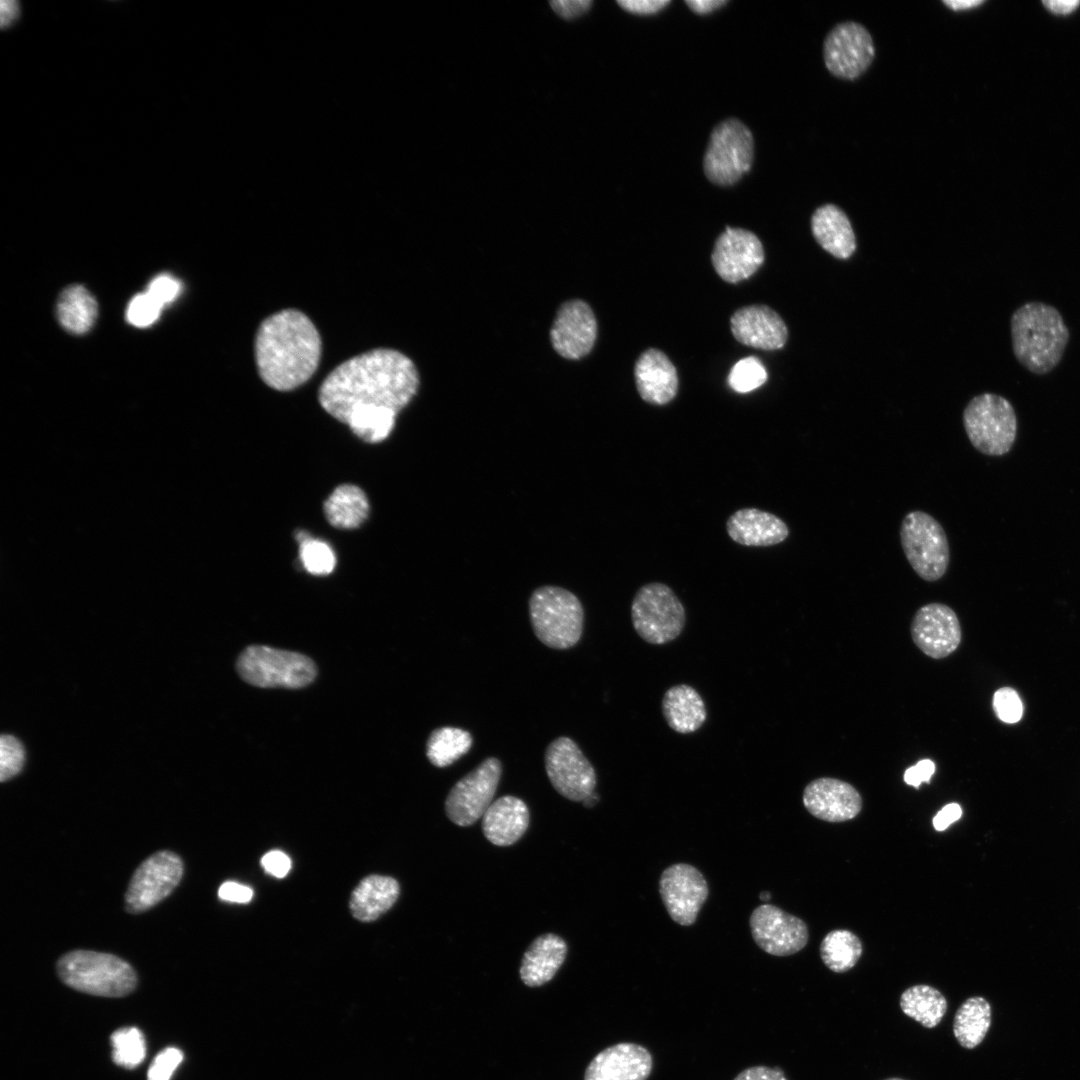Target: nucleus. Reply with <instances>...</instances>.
<instances>
[{
  "mask_svg": "<svg viewBox=\"0 0 1080 1080\" xmlns=\"http://www.w3.org/2000/svg\"><path fill=\"white\" fill-rule=\"evenodd\" d=\"M418 386V371L406 355L378 348L334 368L319 388V402L359 438L377 443L388 437Z\"/></svg>",
  "mask_w": 1080,
  "mask_h": 1080,
  "instance_id": "f257e3e1",
  "label": "nucleus"
},
{
  "mask_svg": "<svg viewBox=\"0 0 1080 1080\" xmlns=\"http://www.w3.org/2000/svg\"><path fill=\"white\" fill-rule=\"evenodd\" d=\"M321 339L301 311L285 309L262 321L255 338V359L261 379L271 388L289 391L315 373Z\"/></svg>",
  "mask_w": 1080,
  "mask_h": 1080,
  "instance_id": "f03ea898",
  "label": "nucleus"
},
{
  "mask_svg": "<svg viewBox=\"0 0 1080 1080\" xmlns=\"http://www.w3.org/2000/svg\"><path fill=\"white\" fill-rule=\"evenodd\" d=\"M1010 330L1016 359L1038 375L1060 363L1070 337L1061 313L1038 301L1024 303L1013 312Z\"/></svg>",
  "mask_w": 1080,
  "mask_h": 1080,
  "instance_id": "7ed1b4c3",
  "label": "nucleus"
},
{
  "mask_svg": "<svg viewBox=\"0 0 1080 1080\" xmlns=\"http://www.w3.org/2000/svg\"><path fill=\"white\" fill-rule=\"evenodd\" d=\"M56 968L64 984L91 995L122 997L137 985L133 967L109 953L70 951L59 958Z\"/></svg>",
  "mask_w": 1080,
  "mask_h": 1080,
  "instance_id": "20e7f679",
  "label": "nucleus"
},
{
  "mask_svg": "<svg viewBox=\"0 0 1080 1080\" xmlns=\"http://www.w3.org/2000/svg\"><path fill=\"white\" fill-rule=\"evenodd\" d=\"M529 613L536 637L546 646L568 649L580 640L583 607L570 591L555 586L536 589L529 600Z\"/></svg>",
  "mask_w": 1080,
  "mask_h": 1080,
  "instance_id": "39448f33",
  "label": "nucleus"
},
{
  "mask_svg": "<svg viewBox=\"0 0 1080 1080\" xmlns=\"http://www.w3.org/2000/svg\"><path fill=\"white\" fill-rule=\"evenodd\" d=\"M962 418L968 439L982 454L1002 456L1014 445L1017 417L1005 397L993 393L977 395L966 405Z\"/></svg>",
  "mask_w": 1080,
  "mask_h": 1080,
  "instance_id": "423d86ee",
  "label": "nucleus"
},
{
  "mask_svg": "<svg viewBox=\"0 0 1080 1080\" xmlns=\"http://www.w3.org/2000/svg\"><path fill=\"white\" fill-rule=\"evenodd\" d=\"M237 670L246 682L264 688H301L317 674L309 657L262 645L247 647L237 660Z\"/></svg>",
  "mask_w": 1080,
  "mask_h": 1080,
  "instance_id": "0eeeda50",
  "label": "nucleus"
},
{
  "mask_svg": "<svg viewBox=\"0 0 1080 1080\" xmlns=\"http://www.w3.org/2000/svg\"><path fill=\"white\" fill-rule=\"evenodd\" d=\"M631 620L636 633L645 642L663 645L682 632L686 613L683 604L666 584L643 585L631 604Z\"/></svg>",
  "mask_w": 1080,
  "mask_h": 1080,
  "instance_id": "6e6552de",
  "label": "nucleus"
},
{
  "mask_svg": "<svg viewBox=\"0 0 1080 1080\" xmlns=\"http://www.w3.org/2000/svg\"><path fill=\"white\" fill-rule=\"evenodd\" d=\"M900 540L913 570L922 579L933 582L947 571L949 542L942 525L923 511L909 512L901 523Z\"/></svg>",
  "mask_w": 1080,
  "mask_h": 1080,
  "instance_id": "1a4fd4ad",
  "label": "nucleus"
},
{
  "mask_svg": "<svg viewBox=\"0 0 1080 1080\" xmlns=\"http://www.w3.org/2000/svg\"><path fill=\"white\" fill-rule=\"evenodd\" d=\"M754 141L751 131L738 119H727L712 131L704 155L706 177L714 184L736 183L752 165Z\"/></svg>",
  "mask_w": 1080,
  "mask_h": 1080,
  "instance_id": "9d476101",
  "label": "nucleus"
},
{
  "mask_svg": "<svg viewBox=\"0 0 1080 1080\" xmlns=\"http://www.w3.org/2000/svg\"><path fill=\"white\" fill-rule=\"evenodd\" d=\"M501 773L500 761L490 757L463 776L446 798L448 818L454 824L466 827L483 817L493 802Z\"/></svg>",
  "mask_w": 1080,
  "mask_h": 1080,
  "instance_id": "9b49d317",
  "label": "nucleus"
},
{
  "mask_svg": "<svg viewBox=\"0 0 1080 1080\" xmlns=\"http://www.w3.org/2000/svg\"><path fill=\"white\" fill-rule=\"evenodd\" d=\"M183 876V862L174 852L150 855L135 870L125 893V909L138 914L166 898Z\"/></svg>",
  "mask_w": 1080,
  "mask_h": 1080,
  "instance_id": "f8f14e48",
  "label": "nucleus"
},
{
  "mask_svg": "<svg viewBox=\"0 0 1080 1080\" xmlns=\"http://www.w3.org/2000/svg\"><path fill=\"white\" fill-rule=\"evenodd\" d=\"M544 760L552 786L563 797L583 802L594 792L595 769L572 739L556 738L546 748Z\"/></svg>",
  "mask_w": 1080,
  "mask_h": 1080,
  "instance_id": "ddd939ff",
  "label": "nucleus"
},
{
  "mask_svg": "<svg viewBox=\"0 0 1080 1080\" xmlns=\"http://www.w3.org/2000/svg\"><path fill=\"white\" fill-rule=\"evenodd\" d=\"M659 893L671 919L681 926H691L707 900L709 887L696 867L676 863L662 872Z\"/></svg>",
  "mask_w": 1080,
  "mask_h": 1080,
  "instance_id": "4468645a",
  "label": "nucleus"
},
{
  "mask_svg": "<svg viewBox=\"0 0 1080 1080\" xmlns=\"http://www.w3.org/2000/svg\"><path fill=\"white\" fill-rule=\"evenodd\" d=\"M874 55L875 48L870 33L856 22L838 24L824 40V62L830 73L836 77L857 78L869 67Z\"/></svg>",
  "mask_w": 1080,
  "mask_h": 1080,
  "instance_id": "2eb2a0df",
  "label": "nucleus"
},
{
  "mask_svg": "<svg viewBox=\"0 0 1080 1080\" xmlns=\"http://www.w3.org/2000/svg\"><path fill=\"white\" fill-rule=\"evenodd\" d=\"M757 946L774 956H789L802 950L809 939L806 923L772 904L756 907L749 919Z\"/></svg>",
  "mask_w": 1080,
  "mask_h": 1080,
  "instance_id": "dca6fc26",
  "label": "nucleus"
},
{
  "mask_svg": "<svg viewBox=\"0 0 1080 1080\" xmlns=\"http://www.w3.org/2000/svg\"><path fill=\"white\" fill-rule=\"evenodd\" d=\"M711 261L724 281L738 283L752 276L763 264V245L749 230L726 227L715 241Z\"/></svg>",
  "mask_w": 1080,
  "mask_h": 1080,
  "instance_id": "f3484780",
  "label": "nucleus"
},
{
  "mask_svg": "<svg viewBox=\"0 0 1080 1080\" xmlns=\"http://www.w3.org/2000/svg\"><path fill=\"white\" fill-rule=\"evenodd\" d=\"M911 636L924 654L942 659L958 648L961 626L952 608L942 603H929L916 611L911 623Z\"/></svg>",
  "mask_w": 1080,
  "mask_h": 1080,
  "instance_id": "a211bd4d",
  "label": "nucleus"
},
{
  "mask_svg": "<svg viewBox=\"0 0 1080 1080\" xmlns=\"http://www.w3.org/2000/svg\"><path fill=\"white\" fill-rule=\"evenodd\" d=\"M596 337V318L586 302L570 300L559 308L550 331L559 355L571 360L583 358L592 350Z\"/></svg>",
  "mask_w": 1080,
  "mask_h": 1080,
  "instance_id": "6ab92c4d",
  "label": "nucleus"
},
{
  "mask_svg": "<svg viewBox=\"0 0 1080 1080\" xmlns=\"http://www.w3.org/2000/svg\"><path fill=\"white\" fill-rule=\"evenodd\" d=\"M803 805L814 817L826 822H845L862 809V797L849 783L822 777L808 783L803 791Z\"/></svg>",
  "mask_w": 1080,
  "mask_h": 1080,
  "instance_id": "aec40b11",
  "label": "nucleus"
},
{
  "mask_svg": "<svg viewBox=\"0 0 1080 1080\" xmlns=\"http://www.w3.org/2000/svg\"><path fill=\"white\" fill-rule=\"evenodd\" d=\"M652 1068L651 1053L644 1046L622 1042L598 1053L587 1066L584 1080H647Z\"/></svg>",
  "mask_w": 1080,
  "mask_h": 1080,
  "instance_id": "412c9836",
  "label": "nucleus"
},
{
  "mask_svg": "<svg viewBox=\"0 0 1080 1080\" xmlns=\"http://www.w3.org/2000/svg\"><path fill=\"white\" fill-rule=\"evenodd\" d=\"M730 327L738 342L762 350L781 349L788 338L783 319L766 305L739 308L731 316Z\"/></svg>",
  "mask_w": 1080,
  "mask_h": 1080,
  "instance_id": "4be33fe9",
  "label": "nucleus"
},
{
  "mask_svg": "<svg viewBox=\"0 0 1080 1080\" xmlns=\"http://www.w3.org/2000/svg\"><path fill=\"white\" fill-rule=\"evenodd\" d=\"M634 376L640 397L649 404L665 405L677 394L679 381L676 368L658 349H647L639 356Z\"/></svg>",
  "mask_w": 1080,
  "mask_h": 1080,
  "instance_id": "5701e85b",
  "label": "nucleus"
},
{
  "mask_svg": "<svg viewBox=\"0 0 1080 1080\" xmlns=\"http://www.w3.org/2000/svg\"><path fill=\"white\" fill-rule=\"evenodd\" d=\"M726 529L733 541L752 547L776 545L789 535V528L781 518L756 508L734 512L727 520Z\"/></svg>",
  "mask_w": 1080,
  "mask_h": 1080,
  "instance_id": "b1692460",
  "label": "nucleus"
},
{
  "mask_svg": "<svg viewBox=\"0 0 1080 1080\" xmlns=\"http://www.w3.org/2000/svg\"><path fill=\"white\" fill-rule=\"evenodd\" d=\"M529 825V811L519 798L506 795L493 801L482 817L484 836L496 846L517 842Z\"/></svg>",
  "mask_w": 1080,
  "mask_h": 1080,
  "instance_id": "393cba45",
  "label": "nucleus"
},
{
  "mask_svg": "<svg viewBox=\"0 0 1080 1080\" xmlns=\"http://www.w3.org/2000/svg\"><path fill=\"white\" fill-rule=\"evenodd\" d=\"M816 242L838 259H848L856 250V237L846 213L834 204L818 207L811 216Z\"/></svg>",
  "mask_w": 1080,
  "mask_h": 1080,
  "instance_id": "a878e982",
  "label": "nucleus"
},
{
  "mask_svg": "<svg viewBox=\"0 0 1080 1080\" xmlns=\"http://www.w3.org/2000/svg\"><path fill=\"white\" fill-rule=\"evenodd\" d=\"M567 945L558 935L548 933L537 937L525 951L520 978L529 987L541 986L550 981L563 964Z\"/></svg>",
  "mask_w": 1080,
  "mask_h": 1080,
  "instance_id": "bb28decb",
  "label": "nucleus"
},
{
  "mask_svg": "<svg viewBox=\"0 0 1080 1080\" xmlns=\"http://www.w3.org/2000/svg\"><path fill=\"white\" fill-rule=\"evenodd\" d=\"M662 713L668 726L680 734L697 731L707 718L704 700L695 688L678 684L666 690Z\"/></svg>",
  "mask_w": 1080,
  "mask_h": 1080,
  "instance_id": "cd10ccee",
  "label": "nucleus"
},
{
  "mask_svg": "<svg viewBox=\"0 0 1080 1080\" xmlns=\"http://www.w3.org/2000/svg\"><path fill=\"white\" fill-rule=\"evenodd\" d=\"M399 893L400 887L394 878L368 876L352 892L351 912L356 919L363 922L376 920L394 905Z\"/></svg>",
  "mask_w": 1080,
  "mask_h": 1080,
  "instance_id": "c85d7f7f",
  "label": "nucleus"
},
{
  "mask_svg": "<svg viewBox=\"0 0 1080 1080\" xmlns=\"http://www.w3.org/2000/svg\"><path fill=\"white\" fill-rule=\"evenodd\" d=\"M328 522L340 529H353L367 518L369 502L361 488L343 484L334 489L324 503Z\"/></svg>",
  "mask_w": 1080,
  "mask_h": 1080,
  "instance_id": "c756f323",
  "label": "nucleus"
},
{
  "mask_svg": "<svg viewBox=\"0 0 1080 1080\" xmlns=\"http://www.w3.org/2000/svg\"><path fill=\"white\" fill-rule=\"evenodd\" d=\"M991 1006L980 996L967 998L957 1009L953 1020V1034L966 1049L977 1047L991 1026Z\"/></svg>",
  "mask_w": 1080,
  "mask_h": 1080,
  "instance_id": "7c9ffc66",
  "label": "nucleus"
},
{
  "mask_svg": "<svg viewBox=\"0 0 1080 1080\" xmlns=\"http://www.w3.org/2000/svg\"><path fill=\"white\" fill-rule=\"evenodd\" d=\"M96 316L97 303L85 287L74 284L62 291L57 301V317L66 330L83 334L92 327Z\"/></svg>",
  "mask_w": 1080,
  "mask_h": 1080,
  "instance_id": "2f4dec72",
  "label": "nucleus"
},
{
  "mask_svg": "<svg viewBox=\"0 0 1080 1080\" xmlns=\"http://www.w3.org/2000/svg\"><path fill=\"white\" fill-rule=\"evenodd\" d=\"M902 1012L926 1028L936 1027L947 1011V1000L936 988L917 984L907 988L900 996Z\"/></svg>",
  "mask_w": 1080,
  "mask_h": 1080,
  "instance_id": "473e14b6",
  "label": "nucleus"
},
{
  "mask_svg": "<svg viewBox=\"0 0 1080 1080\" xmlns=\"http://www.w3.org/2000/svg\"><path fill=\"white\" fill-rule=\"evenodd\" d=\"M862 952L863 946L859 937L846 929L830 931L820 944V957L823 963L835 973H844L852 969L859 961Z\"/></svg>",
  "mask_w": 1080,
  "mask_h": 1080,
  "instance_id": "72a5a7b5",
  "label": "nucleus"
},
{
  "mask_svg": "<svg viewBox=\"0 0 1080 1080\" xmlns=\"http://www.w3.org/2000/svg\"><path fill=\"white\" fill-rule=\"evenodd\" d=\"M472 746L469 732L444 726L433 730L427 740L426 755L436 767H446L466 754Z\"/></svg>",
  "mask_w": 1080,
  "mask_h": 1080,
  "instance_id": "f704fd0d",
  "label": "nucleus"
},
{
  "mask_svg": "<svg viewBox=\"0 0 1080 1080\" xmlns=\"http://www.w3.org/2000/svg\"><path fill=\"white\" fill-rule=\"evenodd\" d=\"M299 542V556L304 568L314 575H327L333 571L336 557L333 549L326 542L314 539L305 531L296 534Z\"/></svg>",
  "mask_w": 1080,
  "mask_h": 1080,
  "instance_id": "c9c22d12",
  "label": "nucleus"
},
{
  "mask_svg": "<svg viewBox=\"0 0 1080 1080\" xmlns=\"http://www.w3.org/2000/svg\"><path fill=\"white\" fill-rule=\"evenodd\" d=\"M114 1062L127 1069L140 1065L146 1055L145 1039L135 1027L122 1028L111 1036Z\"/></svg>",
  "mask_w": 1080,
  "mask_h": 1080,
  "instance_id": "e433bc0d",
  "label": "nucleus"
},
{
  "mask_svg": "<svg viewBox=\"0 0 1080 1080\" xmlns=\"http://www.w3.org/2000/svg\"><path fill=\"white\" fill-rule=\"evenodd\" d=\"M768 378L765 366L755 356L740 359L730 370L729 386L738 393H748L762 386Z\"/></svg>",
  "mask_w": 1080,
  "mask_h": 1080,
  "instance_id": "4c0bfd02",
  "label": "nucleus"
},
{
  "mask_svg": "<svg viewBox=\"0 0 1080 1080\" xmlns=\"http://www.w3.org/2000/svg\"><path fill=\"white\" fill-rule=\"evenodd\" d=\"M24 764V749L20 741L12 735L0 738V780L2 782L16 776Z\"/></svg>",
  "mask_w": 1080,
  "mask_h": 1080,
  "instance_id": "58836bf2",
  "label": "nucleus"
},
{
  "mask_svg": "<svg viewBox=\"0 0 1080 1080\" xmlns=\"http://www.w3.org/2000/svg\"><path fill=\"white\" fill-rule=\"evenodd\" d=\"M162 306L147 292L136 295L129 303L127 320L134 326L146 327L157 320Z\"/></svg>",
  "mask_w": 1080,
  "mask_h": 1080,
  "instance_id": "ea45409f",
  "label": "nucleus"
},
{
  "mask_svg": "<svg viewBox=\"0 0 1080 1080\" xmlns=\"http://www.w3.org/2000/svg\"><path fill=\"white\" fill-rule=\"evenodd\" d=\"M992 705L996 716L1005 723H1016L1023 715L1022 701L1011 687L998 689L994 693Z\"/></svg>",
  "mask_w": 1080,
  "mask_h": 1080,
  "instance_id": "a19ab883",
  "label": "nucleus"
},
{
  "mask_svg": "<svg viewBox=\"0 0 1080 1080\" xmlns=\"http://www.w3.org/2000/svg\"><path fill=\"white\" fill-rule=\"evenodd\" d=\"M183 1060V1053L175 1047L161 1051L151 1063L148 1080H170L172 1074Z\"/></svg>",
  "mask_w": 1080,
  "mask_h": 1080,
  "instance_id": "79ce46f5",
  "label": "nucleus"
},
{
  "mask_svg": "<svg viewBox=\"0 0 1080 1080\" xmlns=\"http://www.w3.org/2000/svg\"><path fill=\"white\" fill-rule=\"evenodd\" d=\"M180 283L167 274L154 278L148 286L147 293L161 306L171 302L179 293Z\"/></svg>",
  "mask_w": 1080,
  "mask_h": 1080,
  "instance_id": "37998d69",
  "label": "nucleus"
},
{
  "mask_svg": "<svg viewBox=\"0 0 1080 1080\" xmlns=\"http://www.w3.org/2000/svg\"><path fill=\"white\" fill-rule=\"evenodd\" d=\"M549 4L559 17L571 21L586 14L593 2L590 0L551 1Z\"/></svg>",
  "mask_w": 1080,
  "mask_h": 1080,
  "instance_id": "c03bdc74",
  "label": "nucleus"
},
{
  "mask_svg": "<svg viewBox=\"0 0 1080 1080\" xmlns=\"http://www.w3.org/2000/svg\"><path fill=\"white\" fill-rule=\"evenodd\" d=\"M935 769L936 766L932 760H920L916 765L906 769L904 772V781L907 785L918 789L922 782L929 783Z\"/></svg>",
  "mask_w": 1080,
  "mask_h": 1080,
  "instance_id": "a18cd8bd",
  "label": "nucleus"
},
{
  "mask_svg": "<svg viewBox=\"0 0 1080 1080\" xmlns=\"http://www.w3.org/2000/svg\"><path fill=\"white\" fill-rule=\"evenodd\" d=\"M261 865L267 873L277 878H283L290 870L291 861L282 851L273 850L262 857Z\"/></svg>",
  "mask_w": 1080,
  "mask_h": 1080,
  "instance_id": "49530a36",
  "label": "nucleus"
},
{
  "mask_svg": "<svg viewBox=\"0 0 1080 1080\" xmlns=\"http://www.w3.org/2000/svg\"><path fill=\"white\" fill-rule=\"evenodd\" d=\"M218 897L224 901L247 903L252 899L253 891L248 886L233 881H227L220 886Z\"/></svg>",
  "mask_w": 1080,
  "mask_h": 1080,
  "instance_id": "de8ad7c7",
  "label": "nucleus"
},
{
  "mask_svg": "<svg viewBox=\"0 0 1080 1080\" xmlns=\"http://www.w3.org/2000/svg\"><path fill=\"white\" fill-rule=\"evenodd\" d=\"M734 1080H788L779 1067L752 1066L741 1071Z\"/></svg>",
  "mask_w": 1080,
  "mask_h": 1080,
  "instance_id": "09e8293b",
  "label": "nucleus"
},
{
  "mask_svg": "<svg viewBox=\"0 0 1080 1080\" xmlns=\"http://www.w3.org/2000/svg\"><path fill=\"white\" fill-rule=\"evenodd\" d=\"M670 3L669 0H640V1H617L624 10L640 15L654 14L662 10Z\"/></svg>",
  "mask_w": 1080,
  "mask_h": 1080,
  "instance_id": "8fccbe9b",
  "label": "nucleus"
},
{
  "mask_svg": "<svg viewBox=\"0 0 1080 1080\" xmlns=\"http://www.w3.org/2000/svg\"><path fill=\"white\" fill-rule=\"evenodd\" d=\"M962 816V808L958 803H949L942 807L933 817V827L937 831L946 830L952 823Z\"/></svg>",
  "mask_w": 1080,
  "mask_h": 1080,
  "instance_id": "3c124183",
  "label": "nucleus"
},
{
  "mask_svg": "<svg viewBox=\"0 0 1080 1080\" xmlns=\"http://www.w3.org/2000/svg\"><path fill=\"white\" fill-rule=\"evenodd\" d=\"M688 7L697 14L711 13L727 3L726 0H686Z\"/></svg>",
  "mask_w": 1080,
  "mask_h": 1080,
  "instance_id": "603ef678",
  "label": "nucleus"
},
{
  "mask_svg": "<svg viewBox=\"0 0 1080 1080\" xmlns=\"http://www.w3.org/2000/svg\"><path fill=\"white\" fill-rule=\"evenodd\" d=\"M19 14V6L16 1L8 0L1 2V18L0 22L2 26L11 24Z\"/></svg>",
  "mask_w": 1080,
  "mask_h": 1080,
  "instance_id": "864d4df0",
  "label": "nucleus"
},
{
  "mask_svg": "<svg viewBox=\"0 0 1080 1080\" xmlns=\"http://www.w3.org/2000/svg\"><path fill=\"white\" fill-rule=\"evenodd\" d=\"M1043 4L1053 13L1068 14L1072 12L1080 4V2L1073 0H1049L1043 1Z\"/></svg>",
  "mask_w": 1080,
  "mask_h": 1080,
  "instance_id": "5fc2aeb1",
  "label": "nucleus"
},
{
  "mask_svg": "<svg viewBox=\"0 0 1080 1080\" xmlns=\"http://www.w3.org/2000/svg\"><path fill=\"white\" fill-rule=\"evenodd\" d=\"M942 2L948 6V8L955 11L970 9L983 3L981 0H943Z\"/></svg>",
  "mask_w": 1080,
  "mask_h": 1080,
  "instance_id": "6e6d98bb",
  "label": "nucleus"
},
{
  "mask_svg": "<svg viewBox=\"0 0 1080 1080\" xmlns=\"http://www.w3.org/2000/svg\"><path fill=\"white\" fill-rule=\"evenodd\" d=\"M598 800L599 797L595 792H593L583 801V805H585L586 807H592L595 803H597Z\"/></svg>",
  "mask_w": 1080,
  "mask_h": 1080,
  "instance_id": "4d7b16f0",
  "label": "nucleus"
},
{
  "mask_svg": "<svg viewBox=\"0 0 1080 1080\" xmlns=\"http://www.w3.org/2000/svg\"><path fill=\"white\" fill-rule=\"evenodd\" d=\"M759 897H760V899H761L762 901H764V902H767L768 900H770V898H771V895H770V893H769V892H767V891H764V892H761V893H760V896H759Z\"/></svg>",
  "mask_w": 1080,
  "mask_h": 1080,
  "instance_id": "13d9d810",
  "label": "nucleus"
},
{
  "mask_svg": "<svg viewBox=\"0 0 1080 1080\" xmlns=\"http://www.w3.org/2000/svg\"><path fill=\"white\" fill-rule=\"evenodd\" d=\"M884 1080H906V1079L897 1078V1077H891V1078H887V1079H884Z\"/></svg>",
  "mask_w": 1080,
  "mask_h": 1080,
  "instance_id": "bf43d9fd",
  "label": "nucleus"
}]
</instances>
